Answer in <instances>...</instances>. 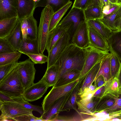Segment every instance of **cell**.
<instances>
[{"instance_id":"cell-38","label":"cell","mask_w":121,"mask_h":121,"mask_svg":"<svg viewBox=\"0 0 121 121\" xmlns=\"http://www.w3.org/2000/svg\"><path fill=\"white\" fill-rule=\"evenodd\" d=\"M113 97L115 100V103L110 108L103 112L108 114L109 116L121 111V92L118 97Z\"/></svg>"},{"instance_id":"cell-37","label":"cell","mask_w":121,"mask_h":121,"mask_svg":"<svg viewBox=\"0 0 121 121\" xmlns=\"http://www.w3.org/2000/svg\"><path fill=\"white\" fill-rule=\"evenodd\" d=\"M111 53L110 68L111 78L117 77L121 65V62L119 59L113 53Z\"/></svg>"},{"instance_id":"cell-19","label":"cell","mask_w":121,"mask_h":121,"mask_svg":"<svg viewBox=\"0 0 121 121\" xmlns=\"http://www.w3.org/2000/svg\"><path fill=\"white\" fill-rule=\"evenodd\" d=\"M101 60L95 65L86 75L79 88L78 94V96L81 95L85 89L88 88L94 81L100 67Z\"/></svg>"},{"instance_id":"cell-6","label":"cell","mask_w":121,"mask_h":121,"mask_svg":"<svg viewBox=\"0 0 121 121\" xmlns=\"http://www.w3.org/2000/svg\"><path fill=\"white\" fill-rule=\"evenodd\" d=\"M34 63L29 58L18 62L17 69L23 86L25 89L34 83L36 71Z\"/></svg>"},{"instance_id":"cell-10","label":"cell","mask_w":121,"mask_h":121,"mask_svg":"<svg viewBox=\"0 0 121 121\" xmlns=\"http://www.w3.org/2000/svg\"><path fill=\"white\" fill-rule=\"evenodd\" d=\"M71 40V43L82 48L90 46L88 28L86 21L80 24L76 29Z\"/></svg>"},{"instance_id":"cell-14","label":"cell","mask_w":121,"mask_h":121,"mask_svg":"<svg viewBox=\"0 0 121 121\" xmlns=\"http://www.w3.org/2000/svg\"><path fill=\"white\" fill-rule=\"evenodd\" d=\"M18 0H0V20L17 17Z\"/></svg>"},{"instance_id":"cell-3","label":"cell","mask_w":121,"mask_h":121,"mask_svg":"<svg viewBox=\"0 0 121 121\" xmlns=\"http://www.w3.org/2000/svg\"><path fill=\"white\" fill-rule=\"evenodd\" d=\"M54 13L49 5L44 7L41 12L37 38L39 50L41 54H43L46 49L50 22Z\"/></svg>"},{"instance_id":"cell-16","label":"cell","mask_w":121,"mask_h":121,"mask_svg":"<svg viewBox=\"0 0 121 121\" xmlns=\"http://www.w3.org/2000/svg\"><path fill=\"white\" fill-rule=\"evenodd\" d=\"M36 8L33 0H18L17 12L19 20L33 15Z\"/></svg>"},{"instance_id":"cell-59","label":"cell","mask_w":121,"mask_h":121,"mask_svg":"<svg viewBox=\"0 0 121 121\" xmlns=\"http://www.w3.org/2000/svg\"><path fill=\"white\" fill-rule=\"evenodd\" d=\"M117 2L118 3L121 4V0H116Z\"/></svg>"},{"instance_id":"cell-54","label":"cell","mask_w":121,"mask_h":121,"mask_svg":"<svg viewBox=\"0 0 121 121\" xmlns=\"http://www.w3.org/2000/svg\"><path fill=\"white\" fill-rule=\"evenodd\" d=\"M117 77V78L121 86V65Z\"/></svg>"},{"instance_id":"cell-31","label":"cell","mask_w":121,"mask_h":121,"mask_svg":"<svg viewBox=\"0 0 121 121\" xmlns=\"http://www.w3.org/2000/svg\"><path fill=\"white\" fill-rule=\"evenodd\" d=\"M115 103V100L112 96L108 95H104L96 105L94 113L102 112L111 107Z\"/></svg>"},{"instance_id":"cell-46","label":"cell","mask_w":121,"mask_h":121,"mask_svg":"<svg viewBox=\"0 0 121 121\" xmlns=\"http://www.w3.org/2000/svg\"><path fill=\"white\" fill-rule=\"evenodd\" d=\"M80 115L78 113L71 116H59L58 115L51 120V121H82Z\"/></svg>"},{"instance_id":"cell-52","label":"cell","mask_w":121,"mask_h":121,"mask_svg":"<svg viewBox=\"0 0 121 121\" xmlns=\"http://www.w3.org/2000/svg\"><path fill=\"white\" fill-rule=\"evenodd\" d=\"M115 25L118 30H121V17L119 18L115 19Z\"/></svg>"},{"instance_id":"cell-21","label":"cell","mask_w":121,"mask_h":121,"mask_svg":"<svg viewBox=\"0 0 121 121\" xmlns=\"http://www.w3.org/2000/svg\"><path fill=\"white\" fill-rule=\"evenodd\" d=\"M85 76L79 78L78 82L72 91L64 107L63 111H68L70 109H73L80 115L77 108L76 102L78 100V94L79 88Z\"/></svg>"},{"instance_id":"cell-9","label":"cell","mask_w":121,"mask_h":121,"mask_svg":"<svg viewBox=\"0 0 121 121\" xmlns=\"http://www.w3.org/2000/svg\"><path fill=\"white\" fill-rule=\"evenodd\" d=\"M49 87L42 78L38 82L25 89L22 97L27 101H36L42 97Z\"/></svg>"},{"instance_id":"cell-55","label":"cell","mask_w":121,"mask_h":121,"mask_svg":"<svg viewBox=\"0 0 121 121\" xmlns=\"http://www.w3.org/2000/svg\"><path fill=\"white\" fill-rule=\"evenodd\" d=\"M110 3L108 0H103V6L107 5Z\"/></svg>"},{"instance_id":"cell-2","label":"cell","mask_w":121,"mask_h":121,"mask_svg":"<svg viewBox=\"0 0 121 121\" xmlns=\"http://www.w3.org/2000/svg\"><path fill=\"white\" fill-rule=\"evenodd\" d=\"M16 66L0 82V92L12 98L22 97L25 90Z\"/></svg>"},{"instance_id":"cell-36","label":"cell","mask_w":121,"mask_h":121,"mask_svg":"<svg viewBox=\"0 0 121 121\" xmlns=\"http://www.w3.org/2000/svg\"><path fill=\"white\" fill-rule=\"evenodd\" d=\"M16 102L19 104L26 108L39 112L42 115L44 113L43 108L42 107L34 105L25 100L22 97H20L12 98Z\"/></svg>"},{"instance_id":"cell-57","label":"cell","mask_w":121,"mask_h":121,"mask_svg":"<svg viewBox=\"0 0 121 121\" xmlns=\"http://www.w3.org/2000/svg\"><path fill=\"white\" fill-rule=\"evenodd\" d=\"M121 17V10L117 14L116 19L119 18Z\"/></svg>"},{"instance_id":"cell-22","label":"cell","mask_w":121,"mask_h":121,"mask_svg":"<svg viewBox=\"0 0 121 121\" xmlns=\"http://www.w3.org/2000/svg\"><path fill=\"white\" fill-rule=\"evenodd\" d=\"M21 23L22 20H19L11 33L5 38L16 51L19 43L23 39Z\"/></svg>"},{"instance_id":"cell-1","label":"cell","mask_w":121,"mask_h":121,"mask_svg":"<svg viewBox=\"0 0 121 121\" xmlns=\"http://www.w3.org/2000/svg\"><path fill=\"white\" fill-rule=\"evenodd\" d=\"M85 56V48H79L71 43L69 44L55 64L58 65L59 68L58 79L64 73L70 70L75 69L81 71Z\"/></svg>"},{"instance_id":"cell-41","label":"cell","mask_w":121,"mask_h":121,"mask_svg":"<svg viewBox=\"0 0 121 121\" xmlns=\"http://www.w3.org/2000/svg\"><path fill=\"white\" fill-rule=\"evenodd\" d=\"M16 51L5 38H0V54L12 52Z\"/></svg>"},{"instance_id":"cell-18","label":"cell","mask_w":121,"mask_h":121,"mask_svg":"<svg viewBox=\"0 0 121 121\" xmlns=\"http://www.w3.org/2000/svg\"><path fill=\"white\" fill-rule=\"evenodd\" d=\"M100 99L92 96L90 98L78 100L76 104L78 111L80 113H94L96 105Z\"/></svg>"},{"instance_id":"cell-48","label":"cell","mask_w":121,"mask_h":121,"mask_svg":"<svg viewBox=\"0 0 121 121\" xmlns=\"http://www.w3.org/2000/svg\"><path fill=\"white\" fill-rule=\"evenodd\" d=\"M94 85L97 88H99L104 84L106 82L104 77L100 75L95 80Z\"/></svg>"},{"instance_id":"cell-28","label":"cell","mask_w":121,"mask_h":121,"mask_svg":"<svg viewBox=\"0 0 121 121\" xmlns=\"http://www.w3.org/2000/svg\"><path fill=\"white\" fill-rule=\"evenodd\" d=\"M88 26L94 29L107 40L111 35L112 31L105 26L98 19L86 21Z\"/></svg>"},{"instance_id":"cell-30","label":"cell","mask_w":121,"mask_h":121,"mask_svg":"<svg viewBox=\"0 0 121 121\" xmlns=\"http://www.w3.org/2000/svg\"><path fill=\"white\" fill-rule=\"evenodd\" d=\"M70 1V0H40L36 4V7H45L49 5L55 13Z\"/></svg>"},{"instance_id":"cell-35","label":"cell","mask_w":121,"mask_h":121,"mask_svg":"<svg viewBox=\"0 0 121 121\" xmlns=\"http://www.w3.org/2000/svg\"><path fill=\"white\" fill-rule=\"evenodd\" d=\"M27 21V37L31 39H37L38 28L37 22L32 15L26 18Z\"/></svg>"},{"instance_id":"cell-7","label":"cell","mask_w":121,"mask_h":121,"mask_svg":"<svg viewBox=\"0 0 121 121\" xmlns=\"http://www.w3.org/2000/svg\"><path fill=\"white\" fill-rule=\"evenodd\" d=\"M85 49L86 56L83 66L81 72V77L86 75L95 65L110 53L109 50H101L90 46Z\"/></svg>"},{"instance_id":"cell-8","label":"cell","mask_w":121,"mask_h":121,"mask_svg":"<svg viewBox=\"0 0 121 121\" xmlns=\"http://www.w3.org/2000/svg\"><path fill=\"white\" fill-rule=\"evenodd\" d=\"M72 30L67 31L57 42L48 53L47 69L54 65L66 47L70 43Z\"/></svg>"},{"instance_id":"cell-49","label":"cell","mask_w":121,"mask_h":121,"mask_svg":"<svg viewBox=\"0 0 121 121\" xmlns=\"http://www.w3.org/2000/svg\"><path fill=\"white\" fill-rule=\"evenodd\" d=\"M104 84L98 89L95 92L93 96L101 98L104 96L105 92Z\"/></svg>"},{"instance_id":"cell-11","label":"cell","mask_w":121,"mask_h":121,"mask_svg":"<svg viewBox=\"0 0 121 121\" xmlns=\"http://www.w3.org/2000/svg\"><path fill=\"white\" fill-rule=\"evenodd\" d=\"M85 21L86 20L83 10L72 7L67 14L58 24L60 25L73 24V27L71 35L72 36L78 26Z\"/></svg>"},{"instance_id":"cell-42","label":"cell","mask_w":121,"mask_h":121,"mask_svg":"<svg viewBox=\"0 0 121 121\" xmlns=\"http://www.w3.org/2000/svg\"><path fill=\"white\" fill-rule=\"evenodd\" d=\"M121 5V4H113L110 3L107 5L103 6L102 7V16L100 18L112 13Z\"/></svg>"},{"instance_id":"cell-25","label":"cell","mask_w":121,"mask_h":121,"mask_svg":"<svg viewBox=\"0 0 121 121\" xmlns=\"http://www.w3.org/2000/svg\"><path fill=\"white\" fill-rule=\"evenodd\" d=\"M59 73L58 66L54 64L47 69L43 78L44 81L50 87H53L58 79Z\"/></svg>"},{"instance_id":"cell-34","label":"cell","mask_w":121,"mask_h":121,"mask_svg":"<svg viewBox=\"0 0 121 121\" xmlns=\"http://www.w3.org/2000/svg\"><path fill=\"white\" fill-rule=\"evenodd\" d=\"M22 54L18 51L0 54V66L18 62Z\"/></svg>"},{"instance_id":"cell-51","label":"cell","mask_w":121,"mask_h":121,"mask_svg":"<svg viewBox=\"0 0 121 121\" xmlns=\"http://www.w3.org/2000/svg\"><path fill=\"white\" fill-rule=\"evenodd\" d=\"M109 116V118L105 121H113L115 120L121 121V111Z\"/></svg>"},{"instance_id":"cell-45","label":"cell","mask_w":121,"mask_h":121,"mask_svg":"<svg viewBox=\"0 0 121 121\" xmlns=\"http://www.w3.org/2000/svg\"><path fill=\"white\" fill-rule=\"evenodd\" d=\"M14 121H44L41 116L39 117H35L33 114H27L18 116L13 119Z\"/></svg>"},{"instance_id":"cell-29","label":"cell","mask_w":121,"mask_h":121,"mask_svg":"<svg viewBox=\"0 0 121 121\" xmlns=\"http://www.w3.org/2000/svg\"><path fill=\"white\" fill-rule=\"evenodd\" d=\"M72 4L70 1L59 10L54 13L52 15L49 27V32L55 28L59 23Z\"/></svg>"},{"instance_id":"cell-53","label":"cell","mask_w":121,"mask_h":121,"mask_svg":"<svg viewBox=\"0 0 121 121\" xmlns=\"http://www.w3.org/2000/svg\"><path fill=\"white\" fill-rule=\"evenodd\" d=\"M92 5H98L103 7V0H94L93 4Z\"/></svg>"},{"instance_id":"cell-44","label":"cell","mask_w":121,"mask_h":121,"mask_svg":"<svg viewBox=\"0 0 121 121\" xmlns=\"http://www.w3.org/2000/svg\"><path fill=\"white\" fill-rule=\"evenodd\" d=\"M99 88H97L95 85H93L92 84L88 88L85 89L82 94L78 97L80 98V99L91 98Z\"/></svg>"},{"instance_id":"cell-47","label":"cell","mask_w":121,"mask_h":121,"mask_svg":"<svg viewBox=\"0 0 121 121\" xmlns=\"http://www.w3.org/2000/svg\"><path fill=\"white\" fill-rule=\"evenodd\" d=\"M21 29L23 39H25L27 38V21L26 18L22 20Z\"/></svg>"},{"instance_id":"cell-15","label":"cell","mask_w":121,"mask_h":121,"mask_svg":"<svg viewBox=\"0 0 121 121\" xmlns=\"http://www.w3.org/2000/svg\"><path fill=\"white\" fill-rule=\"evenodd\" d=\"M88 28L90 46L101 50L109 51L107 40L94 29Z\"/></svg>"},{"instance_id":"cell-17","label":"cell","mask_w":121,"mask_h":121,"mask_svg":"<svg viewBox=\"0 0 121 121\" xmlns=\"http://www.w3.org/2000/svg\"><path fill=\"white\" fill-rule=\"evenodd\" d=\"M107 41L109 51L114 53L121 62V30L112 31Z\"/></svg>"},{"instance_id":"cell-26","label":"cell","mask_w":121,"mask_h":121,"mask_svg":"<svg viewBox=\"0 0 121 121\" xmlns=\"http://www.w3.org/2000/svg\"><path fill=\"white\" fill-rule=\"evenodd\" d=\"M81 71L75 69L67 72L58 79L53 86L64 85L75 81L81 77Z\"/></svg>"},{"instance_id":"cell-39","label":"cell","mask_w":121,"mask_h":121,"mask_svg":"<svg viewBox=\"0 0 121 121\" xmlns=\"http://www.w3.org/2000/svg\"><path fill=\"white\" fill-rule=\"evenodd\" d=\"M25 55L29 57L35 64H42L48 62V56L43 54H31L27 53Z\"/></svg>"},{"instance_id":"cell-58","label":"cell","mask_w":121,"mask_h":121,"mask_svg":"<svg viewBox=\"0 0 121 121\" xmlns=\"http://www.w3.org/2000/svg\"><path fill=\"white\" fill-rule=\"evenodd\" d=\"M35 2V4L39 2L40 0H33Z\"/></svg>"},{"instance_id":"cell-50","label":"cell","mask_w":121,"mask_h":121,"mask_svg":"<svg viewBox=\"0 0 121 121\" xmlns=\"http://www.w3.org/2000/svg\"><path fill=\"white\" fill-rule=\"evenodd\" d=\"M0 101L3 102H16L12 98L0 92Z\"/></svg>"},{"instance_id":"cell-33","label":"cell","mask_w":121,"mask_h":121,"mask_svg":"<svg viewBox=\"0 0 121 121\" xmlns=\"http://www.w3.org/2000/svg\"><path fill=\"white\" fill-rule=\"evenodd\" d=\"M121 10V5L112 13L98 19L112 31L117 30L115 25V20L117 14Z\"/></svg>"},{"instance_id":"cell-32","label":"cell","mask_w":121,"mask_h":121,"mask_svg":"<svg viewBox=\"0 0 121 121\" xmlns=\"http://www.w3.org/2000/svg\"><path fill=\"white\" fill-rule=\"evenodd\" d=\"M102 7L99 6L91 5L84 10L86 21L100 18L102 14Z\"/></svg>"},{"instance_id":"cell-40","label":"cell","mask_w":121,"mask_h":121,"mask_svg":"<svg viewBox=\"0 0 121 121\" xmlns=\"http://www.w3.org/2000/svg\"><path fill=\"white\" fill-rule=\"evenodd\" d=\"M18 62L0 66V82L17 65Z\"/></svg>"},{"instance_id":"cell-23","label":"cell","mask_w":121,"mask_h":121,"mask_svg":"<svg viewBox=\"0 0 121 121\" xmlns=\"http://www.w3.org/2000/svg\"><path fill=\"white\" fill-rule=\"evenodd\" d=\"M19 21L17 17L0 20V38H5L13 29Z\"/></svg>"},{"instance_id":"cell-13","label":"cell","mask_w":121,"mask_h":121,"mask_svg":"<svg viewBox=\"0 0 121 121\" xmlns=\"http://www.w3.org/2000/svg\"><path fill=\"white\" fill-rule=\"evenodd\" d=\"M72 91L57 100L48 111L41 116L44 121H51L52 119L58 116L60 112L63 111L64 107Z\"/></svg>"},{"instance_id":"cell-43","label":"cell","mask_w":121,"mask_h":121,"mask_svg":"<svg viewBox=\"0 0 121 121\" xmlns=\"http://www.w3.org/2000/svg\"><path fill=\"white\" fill-rule=\"evenodd\" d=\"M94 0H74L72 7L84 10L92 5Z\"/></svg>"},{"instance_id":"cell-12","label":"cell","mask_w":121,"mask_h":121,"mask_svg":"<svg viewBox=\"0 0 121 121\" xmlns=\"http://www.w3.org/2000/svg\"><path fill=\"white\" fill-rule=\"evenodd\" d=\"M73 27L72 24L65 25H58L54 28L48 33L46 45V49L48 53L54 45L67 31L71 29L72 31Z\"/></svg>"},{"instance_id":"cell-27","label":"cell","mask_w":121,"mask_h":121,"mask_svg":"<svg viewBox=\"0 0 121 121\" xmlns=\"http://www.w3.org/2000/svg\"><path fill=\"white\" fill-rule=\"evenodd\" d=\"M111 57V53L110 52L102 59L100 67L95 78L99 75H102L104 77L106 82L111 78L110 68Z\"/></svg>"},{"instance_id":"cell-56","label":"cell","mask_w":121,"mask_h":121,"mask_svg":"<svg viewBox=\"0 0 121 121\" xmlns=\"http://www.w3.org/2000/svg\"><path fill=\"white\" fill-rule=\"evenodd\" d=\"M108 1L110 3L112 4H117L118 3L117 2L116 0H108Z\"/></svg>"},{"instance_id":"cell-5","label":"cell","mask_w":121,"mask_h":121,"mask_svg":"<svg viewBox=\"0 0 121 121\" xmlns=\"http://www.w3.org/2000/svg\"><path fill=\"white\" fill-rule=\"evenodd\" d=\"M0 110L1 113L0 121H6L22 115L32 114V110L28 109L17 102L0 101Z\"/></svg>"},{"instance_id":"cell-20","label":"cell","mask_w":121,"mask_h":121,"mask_svg":"<svg viewBox=\"0 0 121 121\" xmlns=\"http://www.w3.org/2000/svg\"><path fill=\"white\" fill-rule=\"evenodd\" d=\"M17 51L22 54H39L37 39L27 37L23 39L19 43Z\"/></svg>"},{"instance_id":"cell-24","label":"cell","mask_w":121,"mask_h":121,"mask_svg":"<svg viewBox=\"0 0 121 121\" xmlns=\"http://www.w3.org/2000/svg\"><path fill=\"white\" fill-rule=\"evenodd\" d=\"M105 91L104 95H108L118 97L121 92V86L117 77L111 78L104 84Z\"/></svg>"},{"instance_id":"cell-4","label":"cell","mask_w":121,"mask_h":121,"mask_svg":"<svg viewBox=\"0 0 121 121\" xmlns=\"http://www.w3.org/2000/svg\"><path fill=\"white\" fill-rule=\"evenodd\" d=\"M79 78L64 85L56 87L53 86L43 100L42 106L44 113L48 111L57 100L71 91L78 82Z\"/></svg>"}]
</instances>
